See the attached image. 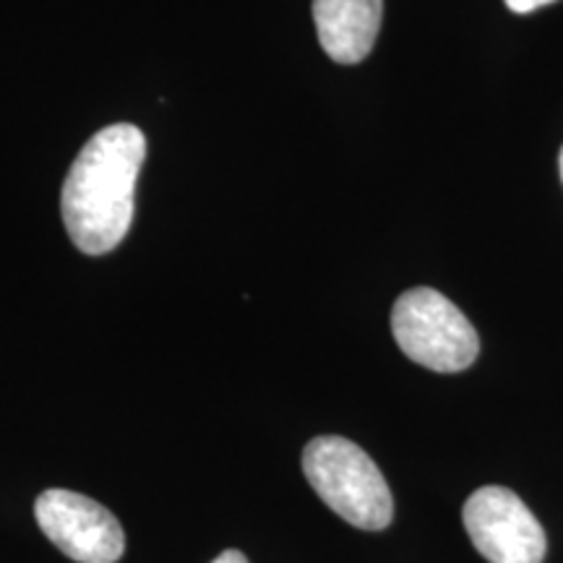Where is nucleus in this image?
Returning <instances> with one entry per match:
<instances>
[{"label": "nucleus", "mask_w": 563, "mask_h": 563, "mask_svg": "<svg viewBox=\"0 0 563 563\" xmlns=\"http://www.w3.org/2000/svg\"><path fill=\"white\" fill-rule=\"evenodd\" d=\"M391 334L410 361L435 373L470 368L481 352L467 316L431 287H415L394 302Z\"/></svg>", "instance_id": "obj_3"}, {"label": "nucleus", "mask_w": 563, "mask_h": 563, "mask_svg": "<svg viewBox=\"0 0 563 563\" xmlns=\"http://www.w3.org/2000/svg\"><path fill=\"white\" fill-rule=\"evenodd\" d=\"M559 165H561V178H563V150H561V159H559Z\"/></svg>", "instance_id": "obj_9"}, {"label": "nucleus", "mask_w": 563, "mask_h": 563, "mask_svg": "<svg viewBox=\"0 0 563 563\" xmlns=\"http://www.w3.org/2000/svg\"><path fill=\"white\" fill-rule=\"evenodd\" d=\"M384 0H313V21L323 53L342 66L368 58L382 30Z\"/></svg>", "instance_id": "obj_6"}, {"label": "nucleus", "mask_w": 563, "mask_h": 563, "mask_svg": "<svg viewBox=\"0 0 563 563\" xmlns=\"http://www.w3.org/2000/svg\"><path fill=\"white\" fill-rule=\"evenodd\" d=\"M464 530L490 563H543V525L522 498L501 485H485L464 504Z\"/></svg>", "instance_id": "obj_5"}, {"label": "nucleus", "mask_w": 563, "mask_h": 563, "mask_svg": "<svg viewBox=\"0 0 563 563\" xmlns=\"http://www.w3.org/2000/svg\"><path fill=\"white\" fill-rule=\"evenodd\" d=\"M211 563H249V559H245L241 551H224V553L217 555V559Z\"/></svg>", "instance_id": "obj_8"}, {"label": "nucleus", "mask_w": 563, "mask_h": 563, "mask_svg": "<svg viewBox=\"0 0 563 563\" xmlns=\"http://www.w3.org/2000/svg\"><path fill=\"white\" fill-rule=\"evenodd\" d=\"M34 517L47 540L79 563H115L125 553V532L108 506L81 493L51 488L34 501Z\"/></svg>", "instance_id": "obj_4"}, {"label": "nucleus", "mask_w": 563, "mask_h": 563, "mask_svg": "<svg viewBox=\"0 0 563 563\" xmlns=\"http://www.w3.org/2000/svg\"><path fill=\"white\" fill-rule=\"evenodd\" d=\"M302 473L321 501L357 530L378 532L391 525L389 485L357 443L342 435H319L302 452Z\"/></svg>", "instance_id": "obj_2"}, {"label": "nucleus", "mask_w": 563, "mask_h": 563, "mask_svg": "<svg viewBox=\"0 0 563 563\" xmlns=\"http://www.w3.org/2000/svg\"><path fill=\"white\" fill-rule=\"evenodd\" d=\"M144 157V133L131 123H115L95 133L74 159L63 183L60 211L81 253L104 256L129 235Z\"/></svg>", "instance_id": "obj_1"}, {"label": "nucleus", "mask_w": 563, "mask_h": 563, "mask_svg": "<svg viewBox=\"0 0 563 563\" xmlns=\"http://www.w3.org/2000/svg\"><path fill=\"white\" fill-rule=\"evenodd\" d=\"M551 3H555V0H506V5H509L514 13H532Z\"/></svg>", "instance_id": "obj_7"}]
</instances>
